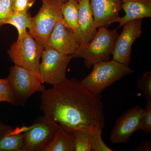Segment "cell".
Listing matches in <instances>:
<instances>
[{"instance_id":"1","label":"cell","mask_w":151,"mask_h":151,"mask_svg":"<svg viewBox=\"0 0 151 151\" xmlns=\"http://www.w3.org/2000/svg\"><path fill=\"white\" fill-rule=\"evenodd\" d=\"M103 104L100 94H94L76 78L42 92L40 109L59 127L74 131L92 130L105 126Z\"/></svg>"},{"instance_id":"2","label":"cell","mask_w":151,"mask_h":151,"mask_svg":"<svg viewBox=\"0 0 151 151\" xmlns=\"http://www.w3.org/2000/svg\"><path fill=\"white\" fill-rule=\"evenodd\" d=\"M92 66L91 73L80 83L86 89L99 95L115 82L134 72L129 65L113 59L97 63Z\"/></svg>"},{"instance_id":"3","label":"cell","mask_w":151,"mask_h":151,"mask_svg":"<svg viewBox=\"0 0 151 151\" xmlns=\"http://www.w3.org/2000/svg\"><path fill=\"white\" fill-rule=\"evenodd\" d=\"M119 28L110 30L106 27L99 28L93 39L85 45L79 46L73 58H81L87 68L95 63L108 61L112 54L115 41L119 35Z\"/></svg>"},{"instance_id":"4","label":"cell","mask_w":151,"mask_h":151,"mask_svg":"<svg viewBox=\"0 0 151 151\" xmlns=\"http://www.w3.org/2000/svg\"><path fill=\"white\" fill-rule=\"evenodd\" d=\"M7 78L18 105H24L33 94L45 89L39 71L20 65L11 67Z\"/></svg>"},{"instance_id":"5","label":"cell","mask_w":151,"mask_h":151,"mask_svg":"<svg viewBox=\"0 0 151 151\" xmlns=\"http://www.w3.org/2000/svg\"><path fill=\"white\" fill-rule=\"evenodd\" d=\"M42 5L35 16L32 17L29 32L44 47L57 23L63 21L60 0H41Z\"/></svg>"},{"instance_id":"6","label":"cell","mask_w":151,"mask_h":151,"mask_svg":"<svg viewBox=\"0 0 151 151\" xmlns=\"http://www.w3.org/2000/svg\"><path fill=\"white\" fill-rule=\"evenodd\" d=\"M73 55H66L51 47H44L40 64L39 72L43 83L55 86L67 78L66 71Z\"/></svg>"},{"instance_id":"7","label":"cell","mask_w":151,"mask_h":151,"mask_svg":"<svg viewBox=\"0 0 151 151\" xmlns=\"http://www.w3.org/2000/svg\"><path fill=\"white\" fill-rule=\"evenodd\" d=\"M44 48L27 30L11 45L8 53L15 65L39 71Z\"/></svg>"},{"instance_id":"8","label":"cell","mask_w":151,"mask_h":151,"mask_svg":"<svg viewBox=\"0 0 151 151\" xmlns=\"http://www.w3.org/2000/svg\"><path fill=\"white\" fill-rule=\"evenodd\" d=\"M59 128L56 122L43 116L36 123L27 127L21 151H44Z\"/></svg>"},{"instance_id":"9","label":"cell","mask_w":151,"mask_h":151,"mask_svg":"<svg viewBox=\"0 0 151 151\" xmlns=\"http://www.w3.org/2000/svg\"><path fill=\"white\" fill-rule=\"evenodd\" d=\"M142 19L130 22L123 26V29L114 43L112 54L113 59L121 63L129 65L131 61L133 43L142 35Z\"/></svg>"},{"instance_id":"10","label":"cell","mask_w":151,"mask_h":151,"mask_svg":"<svg viewBox=\"0 0 151 151\" xmlns=\"http://www.w3.org/2000/svg\"><path fill=\"white\" fill-rule=\"evenodd\" d=\"M145 109L139 105L134 106L122 115L116 121L110 139L115 144L127 143L132 134L138 131L139 122Z\"/></svg>"},{"instance_id":"11","label":"cell","mask_w":151,"mask_h":151,"mask_svg":"<svg viewBox=\"0 0 151 151\" xmlns=\"http://www.w3.org/2000/svg\"><path fill=\"white\" fill-rule=\"evenodd\" d=\"M46 45L66 55H73L79 47L75 33L65 25L63 21L57 23L49 37Z\"/></svg>"},{"instance_id":"12","label":"cell","mask_w":151,"mask_h":151,"mask_svg":"<svg viewBox=\"0 0 151 151\" xmlns=\"http://www.w3.org/2000/svg\"><path fill=\"white\" fill-rule=\"evenodd\" d=\"M96 27H108L120 17L123 0H89Z\"/></svg>"},{"instance_id":"13","label":"cell","mask_w":151,"mask_h":151,"mask_svg":"<svg viewBox=\"0 0 151 151\" xmlns=\"http://www.w3.org/2000/svg\"><path fill=\"white\" fill-rule=\"evenodd\" d=\"M78 28L75 33L79 46L89 43L97 32L89 0H79Z\"/></svg>"},{"instance_id":"14","label":"cell","mask_w":151,"mask_h":151,"mask_svg":"<svg viewBox=\"0 0 151 151\" xmlns=\"http://www.w3.org/2000/svg\"><path fill=\"white\" fill-rule=\"evenodd\" d=\"M122 9L125 14L117 20L119 28L130 22L151 17V0H123Z\"/></svg>"},{"instance_id":"15","label":"cell","mask_w":151,"mask_h":151,"mask_svg":"<svg viewBox=\"0 0 151 151\" xmlns=\"http://www.w3.org/2000/svg\"><path fill=\"white\" fill-rule=\"evenodd\" d=\"M27 126L10 127L0 136V151H21Z\"/></svg>"},{"instance_id":"16","label":"cell","mask_w":151,"mask_h":151,"mask_svg":"<svg viewBox=\"0 0 151 151\" xmlns=\"http://www.w3.org/2000/svg\"><path fill=\"white\" fill-rule=\"evenodd\" d=\"M74 132L59 127L55 136L44 151H74Z\"/></svg>"},{"instance_id":"17","label":"cell","mask_w":151,"mask_h":151,"mask_svg":"<svg viewBox=\"0 0 151 151\" xmlns=\"http://www.w3.org/2000/svg\"><path fill=\"white\" fill-rule=\"evenodd\" d=\"M79 4L78 0H67L63 3L61 11L65 25L74 33L78 28Z\"/></svg>"},{"instance_id":"18","label":"cell","mask_w":151,"mask_h":151,"mask_svg":"<svg viewBox=\"0 0 151 151\" xmlns=\"http://www.w3.org/2000/svg\"><path fill=\"white\" fill-rule=\"evenodd\" d=\"M32 17L28 12H14L7 24L12 25L15 27L18 32V38L20 37L27 31L30 28Z\"/></svg>"},{"instance_id":"19","label":"cell","mask_w":151,"mask_h":151,"mask_svg":"<svg viewBox=\"0 0 151 151\" xmlns=\"http://www.w3.org/2000/svg\"><path fill=\"white\" fill-rule=\"evenodd\" d=\"M92 130L83 129L74 131V146L75 151H91L90 141Z\"/></svg>"},{"instance_id":"20","label":"cell","mask_w":151,"mask_h":151,"mask_svg":"<svg viewBox=\"0 0 151 151\" xmlns=\"http://www.w3.org/2000/svg\"><path fill=\"white\" fill-rule=\"evenodd\" d=\"M103 128L100 127H95L92 131L91 135V151H113L106 145L102 137Z\"/></svg>"},{"instance_id":"21","label":"cell","mask_w":151,"mask_h":151,"mask_svg":"<svg viewBox=\"0 0 151 151\" xmlns=\"http://www.w3.org/2000/svg\"><path fill=\"white\" fill-rule=\"evenodd\" d=\"M138 130H141L145 135L151 133V100H147V106L139 122Z\"/></svg>"},{"instance_id":"22","label":"cell","mask_w":151,"mask_h":151,"mask_svg":"<svg viewBox=\"0 0 151 151\" xmlns=\"http://www.w3.org/2000/svg\"><path fill=\"white\" fill-rule=\"evenodd\" d=\"M13 13L11 0H0V27L7 24Z\"/></svg>"},{"instance_id":"23","label":"cell","mask_w":151,"mask_h":151,"mask_svg":"<svg viewBox=\"0 0 151 151\" xmlns=\"http://www.w3.org/2000/svg\"><path fill=\"white\" fill-rule=\"evenodd\" d=\"M0 94L4 97L7 103L14 105H17L7 78L0 79Z\"/></svg>"},{"instance_id":"24","label":"cell","mask_w":151,"mask_h":151,"mask_svg":"<svg viewBox=\"0 0 151 151\" xmlns=\"http://www.w3.org/2000/svg\"><path fill=\"white\" fill-rule=\"evenodd\" d=\"M138 86L145 94L147 100H151V72L148 71L143 74L138 82Z\"/></svg>"},{"instance_id":"25","label":"cell","mask_w":151,"mask_h":151,"mask_svg":"<svg viewBox=\"0 0 151 151\" xmlns=\"http://www.w3.org/2000/svg\"><path fill=\"white\" fill-rule=\"evenodd\" d=\"M36 0H11L12 6L14 12H25L33 5Z\"/></svg>"},{"instance_id":"26","label":"cell","mask_w":151,"mask_h":151,"mask_svg":"<svg viewBox=\"0 0 151 151\" xmlns=\"http://www.w3.org/2000/svg\"><path fill=\"white\" fill-rule=\"evenodd\" d=\"M9 127V126L4 125L0 122V136H1L3 133Z\"/></svg>"},{"instance_id":"27","label":"cell","mask_w":151,"mask_h":151,"mask_svg":"<svg viewBox=\"0 0 151 151\" xmlns=\"http://www.w3.org/2000/svg\"><path fill=\"white\" fill-rule=\"evenodd\" d=\"M2 102H6V100L4 97H3L0 94V103Z\"/></svg>"},{"instance_id":"28","label":"cell","mask_w":151,"mask_h":151,"mask_svg":"<svg viewBox=\"0 0 151 151\" xmlns=\"http://www.w3.org/2000/svg\"><path fill=\"white\" fill-rule=\"evenodd\" d=\"M60 1H62V3H65V2L66 1H67V0H60ZM79 1V0H78V1Z\"/></svg>"}]
</instances>
